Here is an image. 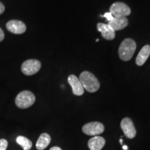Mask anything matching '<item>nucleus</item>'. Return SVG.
<instances>
[{
    "label": "nucleus",
    "mask_w": 150,
    "mask_h": 150,
    "mask_svg": "<svg viewBox=\"0 0 150 150\" xmlns=\"http://www.w3.org/2000/svg\"><path fill=\"white\" fill-rule=\"evenodd\" d=\"M79 81L83 88L89 93H95L100 87V83L96 76L88 71H84L81 73Z\"/></svg>",
    "instance_id": "obj_1"
},
{
    "label": "nucleus",
    "mask_w": 150,
    "mask_h": 150,
    "mask_svg": "<svg viewBox=\"0 0 150 150\" xmlns=\"http://www.w3.org/2000/svg\"><path fill=\"white\" fill-rule=\"evenodd\" d=\"M136 49V43L131 38L125 39L120 45L118 54L120 58L124 61L131 59Z\"/></svg>",
    "instance_id": "obj_2"
},
{
    "label": "nucleus",
    "mask_w": 150,
    "mask_h": 150,
    "mask_svg": "<svg viewBox=\"0 0 150 150\" xmlns=\"http://www.w3.org/2000/svg\"><path fill=\"white\" fill-rule=\"evenodd\" d=\"M35 102V97L32 92L24 91L20 92L16 97V106L22 109L31 107Z\"/></svg>",
    "instance_id": "obj_3"
},
{
    "label": "nucleus",
    "mask_w": 150,
    "mask_h": 150,
    "mask_svg": "<svg viewBox=\"0 0 150 150\" xmlns=\"http://www.w3.org/2000/svg\"><path fill=\"white\" fill-rule=\"evenodd\" d=\"M41 68L40 62L37 59H29L22 64L21 70L24 74L31 76L39 72Z\"/></svg>",
    "instance_id": "obj_4"
},
{
    "label": "nucleus",
    "mask_w": 150,
    "mask_h": 150,
    "mask_svg": "<svg viewBox=\"0 0 150 150\" xmlns=\"http://www.w3.org/2000/svg\"><path fill=\"white\" fill-rule=\"evenodd\" d=\"M82 131L88 136H97L104 131V126L99 122H92L86 124L82 127Z\"/></svg>",
    "instance_id": "obj_5"
},
{
    "label": "nucleus",
    "mask_w": 150,
    "mask_h": 150,
    "mask_svg": "<svg viewBox=\"0 0 150 150\" xmlns=\"http://www.w3.org/2000/svg\"><path fill=\"white\" fill-rule=\"evenodd\" d=\"M110 13L113 17H126L131 14V9L126 4L115 2L110 6Z\"/></svg>",
    "instance_id": "obj_6"
},
{
    "label": "nucleus",
    "mask_w": 150,
    "mask_h": 150,
    "mask_svg": "<svg viewBox=\"0 0 150 150\" xmlns=\"http://www.w3.org/2000/svg\"><path fill=\"white\" fill-rule=\"evenodd\" d=\"M120 127L125 136L129 139H133L136 136V129L131 118L125 117L122 120Z\"/></svg>",
    "instance_id": "obj_7"
},
{
    "label": "nucleus",
    "mask_w": 150,
    "mask_h": 150,
    "mask_svg": "<svg viewBox=\"0 0 150 150\" xmlns=\"http://www.w3.org/2000/svg\"><path fill=\"white\" fill-rule=\"evenodd\" d=\"M7 30L14 34H22L27 30V27L23 22L18 20H12L6 24Z\"/></svg>",
    "instance_id": "obj_8"
},
{
    "label": "nucleus",
    "mask_w": 150,
    "mask_h": 150,
    "mask_svg": "<svg viewBox=\"0 0 150 150\" xmlns=\"http://www.w3.org/2000/svg\"><path fill=\"white\" fill-rule=\"evenodd\" d=\"M67 81L72 89V93L76 96H81L84 93V88L77 76L71 74L67 78Z\"/></svg>",
    "instance_id": "obj_9"
},
{
    "label": "nucleus",
    "mask_w": 150,
    "mask_h": 150,
    "mask_svg": "<svg viewBox=\"0 0 150 150\" xmlns=\"http://www.w3.org/2000/svg\"><path fill=\"white\" fill-rule=\"evenodd\" d=\"M97 30L102 33V37L106 40H113L115 37V31L108 24L104 23H98L97 26Z\"/></svg>",
    "instance_id": "obj_10"
},
{
    "label": "nucleus",
    "mask_w": 150,
    "mask_h": 150,
    "mask_svg": "<svg viewBox=\"0 0 150 150\" xmlns=\"http://www.w3.org/2000/svg\"><path fill=\"white\" fill-rule=\"evenodd\" d=\"M128 24V20L126 17H114L111 21L108 22V25L115 31L125 29Z\"/></svg>",
    "instance_id": "obj_11"
},
{
    "label": "nucleus",
    "mask_w": 150,
    "mask_h": 150,
    "mask_svg": "<svg viewBox=\"0 0 150 150\" xmlns=\"http://www.w3.org/2000/svg\"><path fill=\"white\" fill-rule=\"evenodd\" d=\"M106 140L103 137L95 136L91 138L88 142V146L90 150H102L104 147Z\"/></svg>",
    "instance_id": "obj_12"
},
{
    "label": "nucleus",
    "mask_w": 150,
    "mask_h": 150,
    "mask_svg": "<svg viewBox=\"0 0 150 150\" xmlns=\"http://www.w3.org/2000/svg\"><path fill=\"white\" fill-rule=\"evenodd\" d=\"M150 55V46L145 45L141 49L139 54H138L136 57V63L138 66H142V65H144V63H145L148 58Z\"/></svg>",
    "instance_id": "obj_13"
},
{
    "label": "nucleus",
    "mask_w": 150,
    "mask_h": 150,
    "mask_svg": "<svg viewBox=\"0 0 150 150\" xmlns=\"http://www.w3.org/2000/svg\"><path fill=\"white\" fill-rule=\"evenodd\" d=\"M50 142H51V136L48 134L43 133L39 136L35 147L38 150H44L48 147Z\"/></svg>",
    "instance_id": "obj_14"
},
{
    "label": "nucleus",
    "mask_w": 150,
    "mask_h": 150,
    "mask_svg": "<svg viewBox=\"0 0 150 150\" xmlns=\"http://www.w3.org/2000/svg\"><path fill=\"white\" fill-rule=\"evenodd\" d=\"M16 142L24 150H29L32 147V142L24 136H19L17 137Z\"/></svg>",
    "instance_id": "obj_15"
},
{
    "label": "nucleus",
    "mask_w": 150,
    "mask_h": 150,
    "mask_svg": "<svg viewBox=\"0 0 150 150\" xmlns=\"http://www.w3.org/2000/svg\"><path fill=\"white\" fill-rule=\"evenodd\" d=\"M8 147V141L6 139H0V150H6Z\"/></svg>",
    "instance_id": "obj_16"
},
{
    "label": "nucleus",
    "mask_w": 150,
    "mask_h": 150,
    "mask_svg": "<svg viewBox=\"0 0 150 150\" xmlns=\"http://www.w3.org/2000/svg\"><path fill=\"white\" fill-rule=\"evenodd\" d=\"M102 17H104V18H106V20H107L108 22H110V21H111V20H112V19H113V18H114L113 16H112V15L111 13H110V12L106 13H105L104 15H103Z\"/></svg>",
    "instance_id": "obj_17"
},
{
    "label": "nucleus",
    "mask_w": 150,
    "mask_h": 150,
    "mask_svg": "<svg viewBox=\"0 0 150 150\" xmlns=\"http://www.w3.org/2000/svg\"><path fill=\"white\" fill-rule=\"evenodd\" d=\"M5 35H4V32L3 29L1 28H0V42H1L4 39Z\"/></svg>",
    "instance_id": "obj_18"
},
{
    "label": "nucleus",
    "mask_w": 150,
    "mask_h": 150,
    "mask_svg": "<svg viewBox=\"0 0 150 150\" xmlns=\"http://www.w3.org/2000/svg\"><path fill=\"white\" fill-rule=\"evenodd\" d=\"M4 11H5L4 5L1 2H0V15L2 14L4 12Z\"/></svg>",
    "instance_id": "obj_19"
},
{
    "label": "nucleus",
    "mask_w": 150,
    "mask_h": 150,
    "mask_svg": "<svg viewBox=\"0 0 150 150\" xmlns=\"http://www.w3.org/2000/svg\"><path fill=\"white\" fill-rule=\"evenodd\" d=\"M50 150H62V149L61 148H60L59 147H56V146H55V147H52Z\"/></svg>",
    "instance_id": "obj_20"
},
{
    "label": "nucleus",
    "mask_w": 150,
    "mask_h": 150,
    "mask_svg": "<svg viewBox=\"0 0 150 150\" xmlns=\"http://www.w3.org/2000/svg\"><path fill=\"white\" fill-rule=\"evenodd\" d=\"M122 148H123V149H125V150L128 149V147H127V146H126V145H124L123 147H122Z\"/></svg>",
    "instance_id": "obj_21"
},
{
    "label": "nucleus",
    "mask_w": 150,
    "mask_h": 150,
    "mask_svg": "<svg viewBox=\"0 0 150 150\" xmlns=\"http://www.w3.org/2000/svg\"><path fill=\"white\" fill-rule=\"evenodd\" d=\"M120 143L122 144V140H120Z\"/></svg>",
    "instance_id": "obj_22"
}]
</instances>
